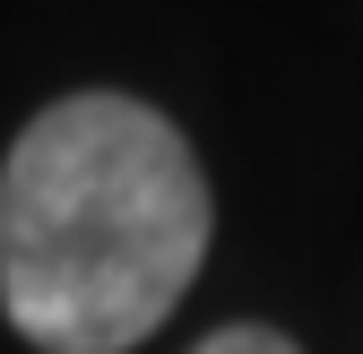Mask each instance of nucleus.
<instances>
[{"label":"nucleus","instance_id":"1","mask_svg":"<svg viewBox=\"0 0 363 354\" xmlns=\"http://www.w3.org/2000/svg\"><path fill=\"white\" fill-rule=\"evenodd\" d=\"M208 234L191 139L121 86L43 104L0 156V312L35 354L147 346L208 268Z\"/></svg>","mask_w":363,"mask_h":354},{"label":"nucleus","instance_id":"2","mask_svg":"<svg viewBox=\"0 0 363 354\" xmlns=\"http://www.w3.org/2000/svg\"><path fill=\"white\" fill-rule=\"evenodd\" d=\"M191 354H303V346H294V337H277V329H259V320H234V329L199 337Z\"/></svg>","mask_w":363,"mask_h":354}]
</instances>
